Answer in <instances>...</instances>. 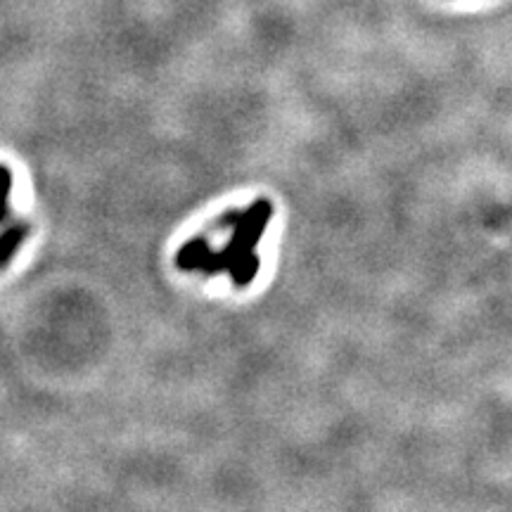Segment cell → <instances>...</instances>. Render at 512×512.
<instances>
[{"label": "cell", "instance_id": "cell-1", "mask_svg": "<svg viewBox=\"0 0 512 512\" xmlns=\"http://www.w3.org/2000/svg\"><path fill=\"white\" fill-rule=\"evenodd\" d=\"M5 192H8V174L0 169V214H3V200H5Z\"/></svg>", "mask_w": 512, "mask_h": 512}]
</instances>
